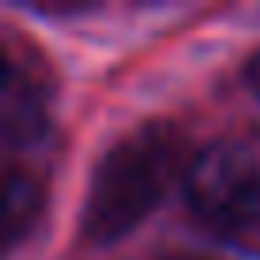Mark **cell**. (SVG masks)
<instances>
[{"label":"cell","instance_id":"6da1fadb","mask_svg":"<svg viewBox=\"0 0 260 260\" xmlns=\"http://www.w3.org/2000/svg\"><path fill=\"white\" fill-rule=\"evenodd\" d=\"M180 161V138L165 122H146L119 138L88 176L81 207V237L88 245H111L153 214L165 199Z\"/></svg>","mask_w":260,"mask_h":260},{"label":"cell","instance_id":"7a4b0ae2","mask_svg":"<svg viewBox=\"0 0 260 260\" xmlns=\"http://www.w3.org/2000/svg\"><path fill=\"white\" fill-rule=\"evenodd\" d=\"M184 199L214 234H245L260 222V161L241 142H211L184 172Z\"/></svg>","mask_w":260,"mask_h":260},{"label":"cell","instance_id":"3957f363","mask_svg":"<svg viewBox=\"0 0 260 260\" xmlns=\"http://www.w3.org/2000/svg\"><path fill=\"white\" fill-rule=\"evenodd\" d=\"M42 211V187L31 172L8 169L4 187H0V222H4V249H16L23 234L35 226Z\"/></svg>","mask_w":260,"mask_h":260},{"label":"cell","instance_id":"277c9868","mask_svg":"<svg viewBox=\"0 0 260 260\" xmlns=\"http://www.w3.org/2000/svg\"><path fill=\"white\" fill-rule=\"evenodd\" d=\"M4 138L12 146H27L46 130V111L35 88H27L19 81V73L12 69V61L4 65Z\"/></svg>","mask_w":260,"mask_h":260},{"label":"cell","instance_id":"5b68a950","mask_svg":"<svg viewBox=\"0 0 260 260\" xmlns=\"http://www.w3.org/2000/svg\"><path fill=\"white\" fill-rule=\"evenodd\" d=\"M245 81H249V88H252V96L260 100V50L249 57V65H245Z\"/></svg>","mask_w":260,"mask_h":260}]
</instances>
